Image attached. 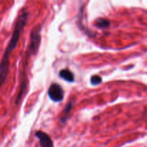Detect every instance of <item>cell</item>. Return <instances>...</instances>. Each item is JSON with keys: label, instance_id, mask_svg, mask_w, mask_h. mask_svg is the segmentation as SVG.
Returning <instances> with one entry per match:
<instances>
[{"label": "cell", "instance_id": "obj_1", "mask_svg": "<svg viewBox=\"0 0 147 147\" xmlns=\"http://www.w3.org/2000/svg\"><path fill=\"white\" fill-rule=\"evenodd\" d=\"M27 20H28V12L23 11L20 14V16L17 18V22H16L12 35L10 39L9 42L7 45V47L4 51V55H3L2 59H1V66H0L1 85H2L4 82L5 81V79L9 73V55L10 52H11V50H13L17 47V42L20 40V34L24 30Z\"/></svg>", "mask_w": 147, "mask_h": 147}, {"label": "cell", "instance_id": "obj_2", "mask_svg": "<svg viewBox=\"0 0 147 147\" xmlns=\"http://www.w3.org/2000/svg\"><path fill=\"white\" fill-rule=\"evenodd\" d=\"M47 93L50 98L54 102H61L64 98V91L61 86L57 83H52Z\"/></svg>", "mask_w": 147, "mask_h": 147}, {"label": "cell", "instance_id": "obj_3", "mask_svg": "<svg viewBox=\"0 0 147 147\" xmlns=\"http://www.w3.org/2000/svg\"><path fill=\"white\" fill-rule=\"evenodd\" d=\"M41 28L39 27L37 30H33L31 34V38H30V44L29 45V54L34 53L37 51L40 42V32Z\"/></svg>", "mask_w": 147, "mask_h": 147}, {"label": "cell", "instance_id": "obj_4", "mask_svg": "<svg viewBox=\"0 0 147 147\" xmlns=\"http://www.w3.org/2000/svg\"><path fill=\"white\" fill-rule=\"evenodd\" d=\"M34 135L38 139L41 147H54L53 140L47 134L42 131H37Z\"/></svg>", "mask_w": 147, "mask_h": 147}, {"label": "cell", "instance_id": "obj_5", "mask_svg": "<svg viewBox=\"0 0 147 147\" xmlns=\"http://www.w3.org/2000/svg\"><path fill=\"white\" fill-rule=\"evenodd\" d=\"M59 76L65 81L73 83L74 81V74L69 69H63L59 72Z\"/></svg>", "mask_w": 147, "mask_h": 147}, {"label": "cell", "instance_id": "obj_6", "mask_svg": "<svg viewBox=\"0 0 147 147\" xmlns=\"http://www.w3.org/2000/svg\"><path fill=\"white\" fill-rule=\"evenodd\" d=\"M73 106V102L72 101V100H70V101H69L68 103H67V105H66L65 107L64 110H63V116H62L61 119H60V121H61L62 123H64V122L68 119V115L69 113H70Z\"/></svg>", "mask_w": 147, "mask_h": 147}, {"label": "cell", "instance_id": "obj_7", "mask_svg": "<svg viewBox=\"0 0 147 147\" xmlns=\"http://www.w3.org/2000/svg\"><path fill=\"white\" fill-rule=\"evenodd\" d=\"M110 25V22L104 18H98L96 21V26L98 28H107Z\"/></svg>", "mask_w": 147, "mask_h": 147}, {"label": "cell", "instance_id": "obj_8", "mask_svg": "<svg viewBox=\"0 0 147 147\" xmlns=\"http://www.w3.org/2000/svg\"><path fill=\"white\" fill-rule=\"evenodd\" d=\"M102 81H103L102 78L100 76H98V75H95V76H93L90 78V83L93 86H98L102 83Z\"/></svg>", "mask_w": 147, "mask_h": 147}]
</instances>
